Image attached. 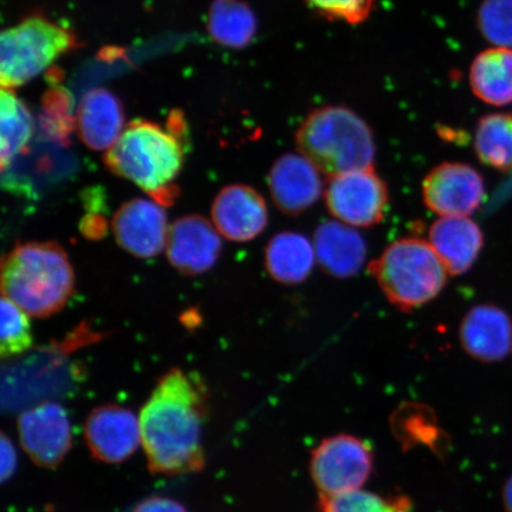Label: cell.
Wrapping results in <instances>:
<instances>
[{"mask_svg":"<svg viewBox=\"0 0 512 512\" xmlns=\"http://www.w3.org/2000/svg\"><path fill=\"white\" fill-rule=\"evenodd\" d=\"M211 219L224 238L234 242L252 241L267 227V204L264 196L249 185H228L215 197Z\"/></svg>","mask_w":512,"mask_h":512,"instance_id":"5bb4252c","label":"cell"},{"mask_svg":"<svg viewBox=\"0 0 512 512\" xmlns=\"http://www.w3.org/2000/svg\"><path fill=\"white\" fill-rule=\"evenodd\" d=\"M29 315L12 303L2 298V332H0V355L4 358L16 357L31 349L32 338Z\"/></svg>","mask_w":512,"mask_h":512,"instance_id":"484cf974","label":"cell"},{"mask_svg":"<svg viewBox=\"0 0 512 512\" xmlns=\"http://www.w3.org/2000/svg\"><path fill=\"white\" fill-rule=\"evenodd\" d=\"M34 117L14 89L0 94V165L5 171L21 155L34 136Z\"/></svg>","mask_w":512,"mask_h":512,"instance_id":"603a6c76","label":"cell"},{"mask_svg":"<svg viewBox=\"0 0 512 512\" xmlns=\"http://www.w3.org/2000/svg\"><path fill=\"white\" fill-rule=\"evenodd\" d=\"M477 25L486 41L499 48H512V0H484Z\"/></svg>","mask_w":512,"mask_h":512,"instance_id":"4316f807","label":"cell"},{"mask_svg":"<svg viewBox=\"0 0 512 512\" xmlns=\"http://www.w3.org/2000/svg\"><path fill=\"white\" fill-rule=\"evenodd\" d=\"M132 512H189L181 502L165 496H151L139 502Z\"/></svg>","mask_w":512,"mask_h":512,"instance_id":"f546056e","label":"cell"},{"mask_svg":"<svg viewBox=\"0 0 512 512\" xmlns=\"http://www.w3.org/2000/svg\"><path fill=\"white\" fill-rule=\"evenodd\" d=\"M187 136L181 112H172L166 127L133 120L106 152L105 164L114 175L138 185L162 206H170L178 194L174 183L183 168Z\"/></svg>","mask_w":512,"mask_h":512,"instance_id":"7a4b0ae2","label":"cell"},{"mask_svg":"<svg viewBox=\"0 0 512 512\" xmlns=\"http://www.w3.org/2000/svg\"><path fill=\"white\" fill-rule=\"evenodd\" d=\"M268 188L275 206L291 216L310 209L324 190L316 166L297 153H285L275 160L268 174Z\"/></svg>","mask_w":512,"mask_h":512,"instance_id":"9a60e30c","label":"cell"},{"mask_svg":"<svg viewBox=\"0 0 512 512\" xmlns=\"http://www.w3.org/2000/svg\"><path fill=\"white\" fill-rule=\"evenodd\" d=\"M313 247L320 267L331 277L350 278L361 270L366 261V241L343 223L326 221L319 224Z\"/></svg>","mask_w":512,"mask_h":512,"instance_id":"d6986e66","label":"cell"},{"mask_svg":"<svg viewBox=\"0 0 512 512\" xmlns=\"http://www.w3.org/2000/svg\"><path fill=\"white\" fill-rule=\"evenodd\" d=\"M125 127L124 106L117 95L101 87L82 95L76 111V131L89 150L107 152Z\"/></svg>","mask_w":512,"mask_h":512,"instance_id":"e0dca14e","label":"cell"},{"mask_svg":"<svg viewBox=\"0 0 512 512\" xmlns=\"http://www.w3.org/2000/svg\"><path fill=\"white\" fill-rule=\"evenodd\" d=\"M373 470V451L355 435L326 438L311 453L310 475L320 496L362 490Z\"/></svg>","mask_w":512,"mask_h":512,"instance_id":"52a82bcc","label":"cell"},{"mask_svg":"<svg viewBox=\"0 0 512 512\" xmlns=\"http://www.w3.org/2000/svg\"><path fill=\"white\" fill-rule=\"evenodd\" d=\"M115 241L137 258H155L168 241V217L162 204L146 198H134L121 204L113 216Z\"/></svg>","mask_w":512,"mask_h":512,"instance_id":"7c38bea8","label":"cell"},{"mask_svg":"<svg viewBox=\"0 0 512 512\" xmlns=\"http://www.w3.org/2000/svg\"><path fill=\"white\" fill-rule=\"evenodd\" d=\"M19 443L31 462L56 469L72 448V425L60 403L42 402L18 416Z\"/></svg>","mask_w":512,"mask_h":512,"instance_id":"9c48e42d","label":"cell"},{"mask_svg":"<svg viewBox=\"0 0 512 512\" xmlns=\"http://www.w3.org/2000/svg\"><path fill=\"white\" fill-rule=\"evenodd\" d=\"M258 31L251 6L242 0H215L208 15V32L219 46L242 49L249 46Z\"/></svg>","mask_w":512,"mask_h":512,"instance_id":"7402d4cb","label":"cell"},{"mask_svg":"<svg viewBox=\"0 0 512 512\" xmlns=\"http://www.w3.org/2000/svg\"><path fill=\"white\" fill-rule=\"evenodd\" d=\"M43 127L57 140H66L76 130V117L73 115L72 96L63 88L47 94L43 105Z\"/></svg>","mask_w":512,"mask_h":512,"instance_id":"83f0119b","label":"cell"},{"mask_svg":"<svg viewBox=\"0 0 512 512\" xmlns=\"http://www.w3.org/2000/svg\"><path fill=\"white\" fill-rule=\"evenodd\" d=\"M470 86L473 94L485 104H511L512 49L497 47L480 53L471 64Z\"/></svg>","mask_w":512,"mask_h":512,"instance_id":"44dd1931","label":"cell"},{"mask_svg":"<svg viewBox=\"0 0 512 512\" xmlns=\"http://www.w3.org/2000/svg\"><path fill=\"white\" fill-rule=\"evenodd\" d=\"M75 275L59 243H19L2 262V292L29 317L47 318L72 298Z\"/></svg>","mask_w":512,"mask_h":512,"instance_id":"3957f363","label":"cell"},{"mask_svg":"<svg viewBox=\"0 0 512 512\" xmlns=\"http://www.w3.org/2000/svg\"><path fill=\"white\" fill-rule=\"evenodd\" d=\"M88 451L104 464H121L142 446L139 415L119 405L93 409L83 425Z\"/></svg>","mask_w":512,"mask_h":512,"instance_id":"8fae6325","label":"cell"},{"mask_svg":"<svg viewBox=\"0 0 512 512\" xmlns=\"http://www.w3.org/2000/svg\"><path fill=\"white\" fill-rule=\"evenodd\" d=\"M221 234L206 217H179L169 228L166 256L172 267L184 275H201L220 258Z\"/></svg>","mask_w":512,"mask_h":512,"instance_id":"4fadbf2b","label":"cell"},{"mask_svg":"<svg viewBox=\"0 0 512 512\" xmlns=\"http://www.w3.org/2000/svg\"><path fill=\"white\" fill-rule=\"evenodd\" d=\"M315 260V247L299 233L274 235L265 249L266 271L273 280L283 285L302 284L310 277Z\"/></svg>","mask_w":512,"mask_h":512,"instance_id":"ffe728a7","label":"cell"},{"mask_svg":"<svg viewBox=\"0 0 512 512\" xmlns=\"http://www.w3.org/2000/svg\"><path fill=\"white\" fill-rule=\"evenodd\" d=\"M485 184L482 175L464 163L435 166L422 182L425 206L443 217H467L482 206Z\"/></svg>","mask_w":512,"mask_h":512,"instance_id":"30bf717a","label":"cell"},{"mask_svg":"<svg viewBox=\"0 0 512 512\" xmlns=\"http://www.w3.org/2000/svg\"><path fill=\"white\" fill-rule=\"evenodd\" d=\"M475 150L483 164L499 172L512 171V118L501 113L480 118Z\"/></svg>","mask_w":512,"mask_h":512,"instance_id":"cb8c5ba5","label":"cell"},{"mask_svg":"<svg viewBox=\"0 0 512 512\" xmlns=\"http://www.w3.org/2000/svg\"><path fill=\"white\" fill-rule=\"evenodd\" d=\"M407 496H381L357 490L338 496H320L317 512H412Z\"/></svg>","mask_w":512,"mask_h":512,"instance_id":"d4e9b609","label":"cell"},{"mask_svg":"<svg viewBox=\"0 0 512 512\" xmlns=\"http://www.w3.org/2000/svg\"><path fill=\"white\" fill-rule=\"evenodd\" d=\"M206 390L182 369L160 377L139 412L147 466L155 475L182 476L206 466Z\"/></svg>","mask_w":512,"mask_h":512,"instance_id":"6da1fadb","label":"cell"},{"mask_svg":"<svg viewBox=\"0 0 512 512\" xmlns=\"http://www.w3.org/2000/svg\"><path fill=\"white\" fill-rule=\"evenodd\" d=\"M503 503L507 512H512V476L507 480L503 489Z\"/></svg>","mask_w":512,"mask_h":512,"instance_id":"1f68e13d","label":"cell"},{"mask_svg":"<svg viewBox=\"0 0 512 512\" xmlns=\"http://www.w3.org/2000/svg\"><path fill=\"white\" fill-rule=\"evenodd\" d=\"M325 206L335 219L351 227L371 228L387 215L389 191L374 169L356 170L330 178Z\"/></svg>","mask_w":512,"mask_h":512,"instance_id":"ba28073f","label":"cell"},{"mask_svg":"<svg viewBox=\"0 0 512 512\" xmlns=\"http://www.w3.org/2000/svg\"><path fill=\"white\" fill-rule=\"evenodd\" d=\"M388 302L402 312L420 309L444 290L448 272L430 242L403 238L369 265Z\"/></svg>","mask_w":512,"mask_h":512,"instance_id":"5b68a950","label":"cell"},{"mask_svg":"<svg viewBox=\"0 0 512 512\" xmlns=\"http://www.w3.org/2000/svg\"><path fill=\"white\" fill-rule=\"evenodd\" d=\"M459 338L463 349L475 360L502 361L511 350V319L501 307L477 305L466 313L460 324Z\"/></svg>","mask_w":512,"mask_h":512,"instance_id":"2e32d148","label":"cell"},{"mask_svg":"<svg viewBox=\"0 0 512 512\" xmlns=\"http://www.w3.org/2000/svg\"><path fill=\"white\" fill-rule=\"evenodd\" d=\"M300 155L329 178L374 169V133L360 115L345 106H324L307 114L296 132Z\"/></svg>","mask_w":512,"mask_h":512,"instance_id":"277c9868","label":"cell"},{"mask_svg":"<svg viewBox=\"0 0 512 512\" xmlns=\"http://www.w3.org/2000/svg\"><path fill=\"white\" fill-rule=\"evenodd\" d=\"M377 0H305L309 8L331 22L350 25L367 21Z\"/></svg>","mask_w":512,"mask_h":512,"instance_id":"f1b7e54d","label":"cell"},{"mask_svg":"<svg viewBox=\"0 0 512 512\" xmlns=\"http://www.w3.org/2000/svg\"><path fill=\"white\" fill-rule=\"evenodd\" d=\"M75 47L72 31L40 15L5 29L0 36L2 88L24 86Z\"/></svg>","mask_w":512,"mask_h":512,"instance_id":"8992f818","label":"cell"},{"mask_svg":"<svg viewBox=\"0 0 512 512\" xmlns=\"http://www.w3.org/2000/svg\"><path fill=\"white\" fill-rule=\"evenodd\" d=\"M0 450H2V480L5 483L6 480L15 475L18 464L16 448L5 434L2 435Z\"/></svg>","mask_w":512,"mask_h":512,"instance_id":"4dcf8cb0","label":"cell"},{"mask_svg":"<svg viewBox=\"0 0 512 512\" xmlns=\"http://www.w3.org/2000/svg\"><path fill=\"white\" fill-rule=\"evenodd\" d=\"M428 236V242L451 275L469 271L484 247L482 230L467 217H441L432 224Z\"/></svg>","mask_w":512,"mask_h":512,"instance_id":"ac0fdd59","label":"cell"}]
</instances>
